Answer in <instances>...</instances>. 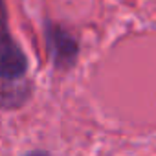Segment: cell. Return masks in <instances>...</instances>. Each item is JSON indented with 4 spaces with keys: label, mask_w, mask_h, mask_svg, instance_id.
<instances>
[{
    "label": "cell",
    "mask_w": 156,
    "mask_h": 156,
    "mask_svg": "<svg viewBox=\"0 0 156 156\" xmlns=\"http://www.w3.org/2000/svg\"><path fill=\"white\" fill-rule=\"evenodd\" d=\"M30 94L28 57L9 31L6 4L0 0V108H20Z\"/></svg>",
    "instance_id": "obj_1"
},
{
    "label": "cell",
    "mask_w": 156,
    "mask_h": 156,
    "mask_svg": "<svg viewBox=\"0 0 156 156\" xmlns=\"http://www.w3.org/2000/svg\"><path fill=\"white\" fill-rule=\"evenodd\" d=\"M46 44H48V51L57 66V70H70L75 61H77V51H79V46H77V41L73 39V35L70 31H66L62 26L48 22L46 30Z\"/></svg>",
    "instance_id": "obj_2"
},
{
    "label": "cell",
    "mask_w": 156,
    "mask_h": 156,
    "mask_svg": "<svg viewBox=\"0 0 156 156\" xmlns=\"http://www.w3.org/2000/svg\"><path fill=\"white\" fill-rule=\"evenodd\" d=\"M26 156H50L46 151H31V152H28Z\"/></svg>",
    "instance_id": "obj_3"
}]
</instances>
